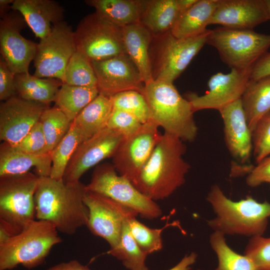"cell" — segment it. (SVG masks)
<instances>
[{
  "instance_id": "1",
  "label": "cell",
  "mask_w": 270,
  "mask_h": 270,
  "mask_svg": "<svg viewBox=\"0 0 270 270\" xmlns=\"http://www.w3.org/2000/svg\"><path fill=\"white\" fill-rule=\"evenodd\" d=\"M86 185L39 176L34 194L36 218L54 224L58 231L73 234L86 226L88 210L84 201Z\"/></svg>"
},
{
  "instance_id": "2",
  "label": "cell",
  "mask_w": 270,
  "mask_h": 270,
  "mask_svg": "<svg viewBox=\"0 0 270 270\" xmlns=\"http://www.w3.org/2000/svg\"><path fill=\"white\" fill-rule=\"evenodd\" d=\"M186 150L181 139L164 132L132 184L154 201L168 197L185 182L190 167L182 157Z\"/></svg>"
},
{
  "instance_id": "3",
  "label": "cell",
  "mask_w": 270,
  "mask_h": 270,
  "mask_svg": "<svg viewBox=\"0 0 270 270\" xmlns=\"http://www.w3.org/2000/svg\"><path fill=\"white\" fill-rule=\"evenodd\" d=\"M206 200L216 214L207 222L214 232L250 238L262 236L265 232L270 217V202H258L251 196L233 201L217 184L211 187Z\"/></svg>"
},
{
  "instance_id": "4",
  "label": "cell",
  "mask_w": 270,
  "mask_h": 270,
  "mask_svg": "<svg viewBox=\"0 0 270 270\" xmlns=\"http://www.w3.org/2000/svg\"><path fill=\"white\" fill-rule=\"evenodd\" d=\"M143 94L148 106L150 120L163 128L164 132L182 141L195 140L198 128L194 112L173 83L152 80L145 84Z\"/></svg>"
},
{
  "instance_id": "5",
  "label": "cell",
  "mask_w": 270,
  "mask_h": 270,
  "mask_svg": "<svg viewBox=\"0 0 270 270\" xmlns=\"http://www.w3.org/2000/svg\"><path fill=\"white\" fill-rule=\"evenodd\" d=\"M39 176L30 172L0 176V243L35 220Z\"/></svg>"
},
{
  "instance_id": "6",
  "label": "cell",
  "mask_w": 270,
  "mask_h": 270,
  "mask_svg": "<svg viewBox=\"0 0 270 270\" xmlns=\"http://www.w3.org/2000/svg\"><path fill=\"white\" fill-rule=\"evenodd\" d=\"M55 226L35 220L21 232L0 243V270L21 265L28 269L42 264L52 247L61 242Z\"/></svg>"
},
{
  "instance_id": "7",
  "label": "cell",
  "mask_w": 270,
  "mask_h": 270,
  "mask_svg": "<svg viewBox=\"0 0 270 270\" xmlns=\"http://www.w3.org/2000/svg\"><path fill=\"white\" fill-rule=\"evenodd\" d=\"M210 30L186 38H178L170 31L152 36L150 48L152 80L173 83L206 44Z\"/></svg>"
},
{
  "instance_id": "8",
  "label": "cell",
  "mask_w": 270,
  "mask_h": 270,
  "mask_svg": "<svg viewBox=\"0 0 270 270\" xmlns=\"http://www.w3.org/2000/svg\"><path fill=\"white\" fill-rule=\"evenodd\" d=\"M206 44L214 48L231 68L250 69L268 52L270 34L220 26L210 30Z\"/></svg>"
},
{
  "instance_id": "9",
  "label": "cell",
  "mask_w": 270,
  "mask_h": 270,
  "mask_svg": "<svg viewBox=\"0 0 270 270\" xmlns=\"http://www.w3.org/2000/svg\"><path fill=\"white\" fill-rule=\"evenodd\" d=\"M86 189L115 200L144 218L154 220L162 214L155 201L141 193L128 179L118 174L112 164L96 166Z\"/></svg>"
},
{
  "instance_id": "10",
  "label": "cell",
  "mask_w": 270,
  "mask_h": 270,
  "mask_svg": "<svg viewBox=\"0 0 270 270\" xmlns=\"http://www.w3.org/2000/svg\"><path fill=\"white\" fill-rule=\"evenodd\" d=\"M122 28L108 22L96 12L88 14L80 22L74 31L76 51L90 62L126 54Z\"/></svg>"
},
{
  "instance_id": "11",
  "label": "cell",
  "mask_w": 270,
  "mask_h": 270,
  "mask_svg": "<svg viewBox=\"0 0 270 270\" xmlns=\"http://www.w3.org/2000/svg\"><path fill=\"white\" fill-rule=\"evenodd\" d=\"M76 51L72 27L64 20L53 26L50 34L38 44L34 76L62 82L66 68Z\"/></svg>"
},
{
  "instance_id": "12",
  "label": "cell",
  "mask_w": 270,
  "mask_h": 270,
  "mask_svg": "<svg viewBox=\"0 0 270 270\" xmlns=\"http://www.w3.org/2000/svg\"><path fill=\"white\" fill-rule=\"evenodd\" d=\"M84 201L88 210L86 226L92 234L106 241L110 249L118 245L124 223L138 215L106 196L87 190Z\"/></svg>"
},
{
  "instance_id": "13",
  "label": "cell",
  "mask_w": 270,
  "mask_h": 270,
  "mask_svg": "<svg viewBox=\"0 0 270 270\" xmlns=\"http://www.w3.org/2000/svg\"><path fill=\"white\" fill-rule=\"evenodd\" d=\"M158 128L150 120L136 132L124 138L112 158V164L119 174L131 182L134 180L160 138Z\"/></svg>"
},
{
  "instance_id": "14",
  "label": "cell",
  "mask_w": 270,
  "mask_h": 270,
  "mask_svg": "<svg viewBox=\"0 0 270 270\" xmlns=\"http://www.w3.org/2000/svg\"><path fill=\"white\" fill-rule=\"evenodd\" d=\"M252 69L231 68L228 74H216L209 79L208 90L205 94L198 96L190 92L186 98L194 112L206 109L219 111L242 98L250 80Z\"/></svg>"
},
{
  "instance_id": "15",
  "label": "cell",
  "mask_w": 270,
  "mask_h": 270,
  "mask_svg": "<svg viewBox=\"0 0 270 270\" xmlns=\"http://www.w3.org/2000/svg\"><path fill=\"white\" fill-rule=\"evenodd\" d=\"M27 24L22 14L12 10L0 20V52L8 67L14 74L28 72L38 44L20 34Z\"/></svg>"
},
{
  "instance_id": "16",
  "label": "cell",
  "mask_w": 270,
  "mask_h": 270,
  "mask_svg": "<svg viewBox=\"0 0 270 270\" xmlns=\"http://www.w3.org/2000/svg\"><path fill=\"white\" fill-rule=\"evenodd\" d=\"M124 138L118 132L106 127L83 141L70 159L63 180L66 182L80 181L90 168L105 158H112Z\"/></svg>"
},
{
  "instance_id": "17",
  "label": "cell",
  "mask_w": 270,
  "mask_h": 270,
  "mask_svg": "<svg viewBox=\"0 0 270 270\" xmlns=\"http://www.w3.org/2000/svg\"><path fill=\"white\" fill-rule=\"evenodd\" d=\"M91 63L100 94L108 97L128 90L144 94L145 84L142 76L126 54Z\"/></svg>"
},
{
  "instance_id": "18",
  "label": "cell",
  "mask_w": 270,
  "mask_h": 270,
  "mask_svg": "<svg viewBox=\"0 0 270 270\" xmlns=\"http://www.w3.org/2000/svg\"><path fill=\"white\" fill-rule=\"evenodd\" d=\"M45 104L26 100L18 96L0 105V140L16 146L40 119Z\"/></svg>"
},
{
  "instance_id": "19",
  "label": "cell",
  "mask_w": 270,
  "mask_h": 270,
  "mask_svg": "<svg viewBox=\"0 0 270 270\" xmlns=\"http://www.w3.org/2000/svg\"><path fill=\"white\" fill-rule=\"evenodd\" d=\"M268 20L265 0H218L209 25L253 30Z\"/></svg>"
},
{
  "instance_id": "20",
  "label": "cell",
  "mask_w": 270,
  "mask_h": 270,
  "mask_svg": "<svg viewBox=\"0 0 270 270\" xmlns=\"http://www.w3.org/2000/svg\"><path fill=\"white\" fill-rule=\"evenodd\" d=\"M224 126L226 146L230 154L242 163L249 160L253 150L252 132L248 126L240 98L219 110Z\"/></svg>"
},
{
  "instance_id": "21",
  "label": "cell",
  "mask_w": 270,
  "mask_h": 270,
  "mask_svg": "<svg viewBox=\"0 0 270 270\" xmlns=\"http://www.w3.org/2000/svg\"><path fill=\"white\" fill-rule=\"evenodd\" d=\"M11 8L22 14L40 40L50 34L53 26L63 21L64 9L52 0H14Z\"/></svg>"
},
{
  "instance_id": "22",
  "label": "cell",
  "mask_w": 270,
  "mask_h": 270,
  "mask_svg": "<svg viewBox=\"0 0 270 270\" xmlns=\"http://www.w3.org/2000/svg\"><path fill=\"white\" fill-rule=\"evenodd\" d=\"M51 152L34 154L19 150L3 142L0 145V176L24 174L35 168L38 176H50L52 168Z\"/></svg>"
},
{
  "instance_id": "23",
  "label": "cell",
  "mask_w": 270,
  "mask_h": 270,
  "mask_svg": "<svg viewBox=\"0 0 270 270\" xmlns=\"http://www.w3.org/2000/svg\"><path fill=\"white\" fill-rule=\"evenodd\" d=\"M126 54L139 70L144 84L152 80L150 48L152 35L140 23L122 28Z\"/></svg>"
},
{
  "instance_id": "24",
  "label": "cell",
  "mask_w": 270,
  "mask_h": 270,
  "mask_svg": "<svg viewBox=\"0 0 270 270\" xmlns=\"http://www.w3.org/2000/svg\"><path fill=\"white\" fill-rule=\"evenodd\" d=\"M182 12L180 0H143L140 23L152 36L162 34L172 30Z\"/></svg>"
},
{
  "instance_id": "25",
  "label": "cell",
  "mask_w": 270,
  "mask_h": 270,
  "mask_svg": "<svg viewBox=\"0 0 270 270\" xmlns=\"http://www.w3.org/2000/svg\"><path fill=\"white\" fill-rule=\"evenodd\" d=\"M218 0H198L182 12L170 30L178 38L197 36L206 32V26L216 8Z\"/></svg>"
},
{
  "instance_id": "26",
  "label": "cell",
  "mask_w": 270,
  "mask_h": 270,
  "mask_svg": "<svg viewBox=\"0 0 270 270\" xmlns=\"http://www.w3.org/2000/svg\"><path fill=\"white\" fill-rule=\"evenodd\" d=\"M85 3L112 24L123 28L140 23L142 6L140 0H86Z\"/></svg>"
},
{
  "instance_id": "27",
  "label": "cell",
  "mask_w": 270,
  "mask_h": 270,
  "mask_svg": "<svg viewBox=\"0 0 270 270\" xmlns=\"http://www.w3.org/2000/svg\"><path fill=\"white\" fill-rule=\"evenodd\" d=\"M17 96L48 106L54 102L62 82L54 78H40L29 72L15 74Z\"/></svg>"
},
{
  "instance_id": "28",
  "label": "cell",
  "mask_w": 270,
  "mask_h": 270,
  "mask_svg": "<svg viewBox=\"0 0 270 270\" xmlns=\"http://www.w3.org/2000/svg\"><path fill=\"white\" fill-rule=\"evenodd\" d=\"M112 110L110 97L99 94L80 112L72 122L84 141L106 127Z\"/></svg>"
},
{
  "instance_id": "29",
  "label": "cell",
  "mask_w": 270,
  "mask_h": 270,
  "mask_svg": "<svg viewBox=\"0 0 270 270\" xmlns=\"http://www.w3.org/2000/svg\"><path fill=\"white\" fill-rule=\"evenodd\" d=\"M241 99L248 126L252 132L260 118L270 112V76L250 80Z\"/></svg>"
},
{
  "instance_id": "30",
  "label": "cell",
  "mask_w": 270,
  "mask_h": 270,
  "mask_svg": "<svg viewBox=\"0 0 270 270\" xmlns=\"http://www.w3.org/2000/svg\"><path fill=\"white\" fill-rule=\"evenodd\" d=\"M99 94L97 86H78L62 83L54 102L55 106L72 122Z\"/></svg>"
},
{
  "instance_id": "31",
  "label": "cell",
  "mask_w": 270,
  "mask_h": 270,
  "mask_svg": "<svg viewBox=\"0 0 270 270\" xmlns=\"http://www.w3.org/2000/svg\"><path fill=\"white\" fill-rule=\"evenodd\" d=\"M128 220L124 225L118 245L110 249L107 253L120 260L130 270H148L145 262L148 255L140 249L132 236Z\"/></svg>"
},
{
  "instance_id": "32",
  "label": "cell",
  "mask_w": 270,
  "mask_h": 270,
  "mask_svg": "<svg viewBox=\"0 0 270 270\" xmlns=\"http://www.w3.org/2000/svg\"><path fill=\"white\" fill-rule=\"evenodd\" d=\"M83 141L80 130L72 122L67 134L51 152L50 178L56 180L62 179L70 159Z\"/></svg>"
},
{
  "instance_id": "33",
  "label": "cell",
  "mask_w": 270,
  "mask_h": 270,
  "mask_svg": "<svg viewBox=\"0 0 270 270\" xmlns=\"http://www.w3.org/2000/svg\"><path fill=\"white\" fill-rule=\"evenodd\" d=\"M224 236L214 232L210 236V244L218 259V266L215 270H255L248 257L237 253L228 246Z\"/></svg>"
},
{
  "instance_id": "34",
  "label": "cell",
  "mask_w": 270,
  "mask_h": 270,
  "mask_svg": "<svg viewBox=\"0 0 270 270\" xmlns=\"http://www.w3.org/2000/svg\"><path fill=\"white\" fill-rule=\"evenodd\" d=\"M40 122L46 138L48 152H51L67 134L72 122L56 106L46 109Z\"/></svg>"
},
{
  "instance_id": "35",
  "label": "cell",
  "mask_w": 270,
  "mask_h": 270,
  "mask_svg": "<svg viewBox=\"0 0 270 270\" xmlns=\"http://www.w3.org/2000/svg\"><path fill=\"white\" fill-rule=\"evenodd\" d=\"M62 83L78 86H97V79L91 62L76 51L66 68Z\"/></svg>"
},
{
  "instance_id": "36",
  "label": "cell",
  "mask_w": 270,
  "mask_h": 270,
  "mask_svg": "<svg viewBox=\"0 0 270 270\" xmlns=\"http://www.w3.org/2000/svg\"><path fill=\"white\" fill-rule=\"evenodd\" d=\"M113 109L124 111L136 118L142 124L150 120V110L144 94L128 90L110 97Z\"/></svg>"
},
{
  "instance_id": "37",
  "label": "cell",
  "mask_w": 270,
  "mask_h": 270,
  "mask_svg": "<svg viewBox=\"0 0 270 270\" xmlns=\"http://www.w3.org/2000/svg\"><path fill=\"white\" fill-rule=\"evenodd\" d=\"M128 222L132 236L140 249L148 255L162 248V233L164 229L172 225L166 223L161 228H152L138 220L136 217L130 219Z\"/></svg>"
},
{
  "instance_id": "38",
  "label": "cell",
  "mask_w": 270,
  "mask_h": 270,
  "mask_svg": "<svg viewBox=\"0 0 270 270\" xmlns=\"http://www.w3.org/2000/svg\"><path fill=\"white\" fill-rule=\"evenodd\" d=\"M244 254L252 262L255 270H270V236L251 237Z\"/></svg>"
},
{
  "instance_id": "39",
  "label": "cell",
  "mask_w": 270,
  "mask_h": 270,
  "mask_svg": "<svg viewBox=\"0 0 270 270\" xmlns=\"http://www.w3.org/2000/svg\"><path fill=\"white\" fill-rule=\"evenodd\" d=\"M252 153L256 164L270 155V112L258 122L252 132Z\"/></svg>"
},
{
  "instance_id": "40",
  "label": "cell",
  "mask_w": 270,
  "mask_h": 270,
  "mask_svg": "<svg viewBox=\"0 0 270 270\" xmlns=\"http://www.w3.org/2000/svg\"><path fill=\"white\" fill-rule=\"evenodd\" d=\"M14 146L20 150L34 154L50 153L48 152L46 138L40 120Z\"/></svg>"
},
{
  "instance_id": "41",
  "label": "cell",
  "mask_w": 270,
  "mask_h": 270,
  "mask_svg": "<svg viewBox=\"0 0 270 270\" xmlns=\"http://www.w3.org/2000/svg\"><path fill=\"white\" fill-rule=\"evenodd\" d=\"M142 124L136 118L129 113L113 109L106 127L118 132L126 138L138 131Z\"/></svg>"
},
{
  "instance_id": "42",
  "label": "cell",
  "mask_w": 270,
  "mask_h": 270,
  "mask_svg": "<svg viewBox=\"0 0 270 270\" xmlns=\"http://www.w3.org/2000/svg\"><path fill=\"white\" fill-rule=\"evenodd\" d=\"M15 74L8 67L4 59L0 57V100L6 101L16 96Z\"/></svg>"
},
{
  "instance_id": "43",
  "label": "cell",
  "mask_w": 270,
  "mask_h": 270,
  "mask_svg": "<svg viewBox=\"0 0 270 270\" xmlns=\"http://www.w3.org/2000/svg\"><path fill=\"white\" fill-rule=\"evenodd\" d=\"M246 184L250 187H256L262 184L270 183V155L256 164L246 178Z\"/></svg>"
},
{
  "instance_id": "44",
  "label": "cell",
  "mask_w": 270,
  "mask_h": 270,
  "mask_svg": "<svg viewBox=\"0 0 270 270\" xmlns=\"http://www.w3.org/2000/svg\"><path fill=\"white\" fill-rule=\"evenodd\" d=\"M270 76V52L266 53L252 67L250 79L256 80Z\"/></svg>"
},
{
  "instance_id": "45",
  "label": "cell",
  "mask_w": 270,
  "mask_h": 270,
  "mask_svg": "<svg viewBox=\"0 0 270 270\" xmlns=\"http://www.w3.org/2000/svg\"><path fill=\"white\" fill-rule=\"evenodd\" d=\"M46 270H91L76 260L63 262L53 266Z\"/></svg>"
},
{
  "instance_id": "46",
  "label": "cell",
  "mask_w": 270,
  "mask_h": 270,
  "mask_svg": "<svg viewBox=\"0 0 270 270\" xmlns=\"http://www.w3.org/2000/svg\"><path fill=\"white\" fill-rule=\"evenodd\" d=\"M197 256L194 252L186 255L176 265L168 270H190V266L196 262Z\"/></svg>"
},
{
  "instance_id": "47",
  "label": "cell",
  "mask_w": 270,
  "mask_h": 270,
  "mask_svg": "<svg viewBox=\"0 0 270 270\" xmlns=\"http://www.w3.org/2000/svg\"><path fill=\"white\" fill-rule=\"evenodd\" d=\"M14 0H0V18L12 10L11 6Z\"/></svg>"
},
{
  "instance_id": "48",
  "label": "cell",
  "mask_w": 270,
  "mask_h": 270,
  "mask_svg": "<svg viewBox=\"0 0 270 270\" xmlns=\"http://www.w3.org/2000/svg\"><path fill=\"white\" fill-rule=\"evenodd\" d=\"M265 3L268 10L269 20H270V0H265Z\"/></svg>"
}]
</instances>
